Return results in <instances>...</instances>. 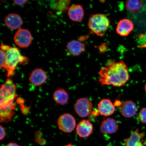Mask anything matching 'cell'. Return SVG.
Masks as SVG:
<instances>
[{
    "mask_svg": "<svg viewBox=\"0 0 146 146\" xmlns=\"http://www.w3.org/2000/svg\"><path fill=\"white\" fill-rule=\"evenodd\" d=\"M99 75L101 84L114 87L123 86L129 78L128 68L123 60L110 62L100 69Z\"/></svg>",
    "mask_w": 146,
    "mask_h": 146,
    "instance_id": "6da1fadb",
    "label": "cell"
},
{
    "mask_svg": "<svg viewBox=\"0 0 146 146\" xmlns=\"http://www.w3.org/2000/svg\"><path fill=\"white\" fill-rule=\"evenodd\" d=\"M1 48L5 52V70L7 71L8 77L14 74V70L18 64L25 65L29 62V58L21 55L17 47H11L1 43Z\"/></svg>",
    "mask_w": 146,
    "mask_h": 146,
    "instance_id": "7a4b0ae2",
    "label": "cell"
},
{
    "mask_svg": "<svg viewBox=\"0 0 146 146\" xmlns=\"http://www.w3.org/2000/svg\"><path fill=\"white\" fill-rule=\"evenodd\" d=\"M17 87L12 80L8 78L1 85V107L11 106L15 105L14 100L16 98Z\"/></svg>",
    "mask_w": 146,
    "mask_h": 146,
    "instance_id": "3957f363",
    "label": "cell"
},
{
    "mask_svg": "<svg viewBox=\"0 0 146 146\" xmlns=\"http://www.w3.org/2000/svg\"><path fill=\"white\" fill-rule=\"evenodd\" d=\"M110 21L105 14L93 15L89 19L88 26L91 32L96 35L102 36L104 35L108 29Z\"/></svg>",
    "mask_w": 146,
    "mask_h": 146,
    "instance_id": "277c9868",
    "label": "cell"
},
{
    "mask_svg": "<svg viewBox=\"0 0 146 146\" xmlns=\"http://www.w3.org/2000/svg\"><path fill=\"white\" fill-rule=\"evenodd\" d=\"M57 124L59 129L64 132L66 133L72 132L76 126L74 117L68 113L61 115L58 119Z\"/></svg>",
    "mask_w": 146,
    "mask_h": 146,
    "instance_id": "5b68a950",
    "label": "cell"
},
{
    "mask_svg": "<svg viewBox=\"0 0 146 146\" xmlns=\"http://www.w3.org/2000/svg\"><path fill=\"white\" fill-rule=\"evenodd\" d=\"M32 35L27 29H20L15 33L14 40L16 44L22 48H27L32 43Z\"/></svg>",
    "mask_w": 146,
    "mask_h": 146,
    "instance_id": "8992f818",
    "label": "cell"
},
{
    "mask_svg": "<svg viewBox=\"0 0 146 146\" xmlns=\"http://www.w3.org/2000/svg\"><path fill=\"white\" fill-rule=\"evenodd\" d=\"M93 106L90 100L85 98L78 99L75 104L74 109L78 116L86 117L89 115L92 112Z\"/></svg>",
    "mask_w": 146,
    "mask_h": 146,
    "instance_id": "52a82bcc",
    "label": "cell"
},
{
    "mask_svg": "<svg viewBox=\"0 0 146 146\" xmlns=\"http://www.w3.org/2000/svg\"><path fill=\"white\" fill-rule=\"evenodd\" d=\"M47 79L46 72L41 68H36L33 70L29 77V82L32 85L39 86L45 83Z\"/></svg>",
    "mask_w": 146,
    "mask_h": 146,
    "instance_id": "ba28073f",
    "label": "cell"
},
{
    "mask_svg": "<svg viewBox=\"0 0 146 146\" xmlns=\"http://www.w3.org/2000/svg\"><path fill=\"white\" fill-rule=\"evenodd\" d=\"M93 128V125L90 120H83L78 124L76 128V132L80 137L85 138L92 134Z\"/></svg>",
    "mask_w": 146,
    "mask_h": 146,
    "instance_id": "9c48e42d",
    "label": "cell"
},
{
    "mask_svg": "<svg viewBox=\"0 0 146 146\" xmlns=\"http://www.w3.org/2000/svg\"><path fill=\"white\" fill-rule=\"evenodd\" d=\"M118 128V124L115 120L112 118H108L102 121L100 130L102 134H111L116 133Z\"/></svg>",
    "mask_w": 146,
    "mask_h": 146,
    "instance_id": "30bf717a",
    "label": "cell"
},
{
    "mask_svg": "<svg viewBox=\"0 0 146 146\" xmlns=\"http://www.w3.org/2000/svg\"><path fill=\"white\" fill-rule=\"evenodd\" d=\"M134 27V25L130 20L123 19L119 21L116 27V32L120 36H127L132 32Z\"/></svg>",
    "mask_w": 146,
    "mask_h": 146,
    "instance_id": "8fae6325",
    "label": "cell"
},
{
    "mask_svg": "<svg viewBox=\"0 0 146 146\" xmlns=\"http://www.w3.org/2000/svg\"><path fill=\"white\" fill-rule=\"evenodd\" d=\"M144 133H140L139 130L137 129L130 134L129 137L124 140L125 146H145L143 142Z\"/></svg>",
    "mask_w": 146,
    "mask_h": 146,
    "instance_id": "7c38bea8",
    "label": "cell"
},
{
    "mask_svg": "<svg viewBox=\"0 0 146 146\" xmlns=\"http://www.w3.org/2000/svg\"><path fill=\"white\" fill-rule=\"evenodd\" d=\"M68 14L69 18L72 21L79 22L83 19L84 15V11L82 5H72L68 8Z\"/></svg>",
    "mask_w": 146,
    "mask_h": 146,
    "instance_id": "4fadbf2b",
    "label": "cell"
},
{
    "mask_svg": "<svg viewBox=\"0 0 146 146\" xmlns=\"http://www.w3.org/2000/svg\"><path fill=\"white\" fill-rule=\"evenodd\" d=\"M98 112L102 115L108 116L114 113L115 107L110 100L104 99L100 100L98 107Z\"/></svg>",
    "mask_w": 146,
    "mask_h": 146,
    "instance_id": "5bb4252c",
    "label": "cell"
},
{
    "mask_svg": "<svg viewBox=\"0 0 146 146\" xmlns=\"http://www.w3.org/2000/svg\"><path fill=\"white\" fill-rule=\"evenodd\" d=\"M120 110L122 115L125 117L131 118L136 114L137 107L136 104L132 100H126L121 104Z\"/></svg>",
    "mask_w": 146,
    "mask_h": 146,
    "instance_id": "9a60e30c",
    "label": "cell"
},
{
    "mask_svg": "<svg viewBox=\"0 0 146 146\" xmlns=\"http://www.w3.org/2000/svg\"><path fill=\"white\" fill-rule=\"evenodd\" d=\"M5 25L11 30L19 29L23 24V19L21 16L17 14L10 13L8 15L5 19Z\"/></svg>",
    "mask_w": 146,
    "mask_h": 146,
    "instance_id": "2e32d148",
    "label": "cell"
},
{
    "mask_svg": "<svg viewBox=\"0 0 146 146\" xmlns=\"http://www.w3.org/2000/svg\"><path fill=\"white\" fill-rule=\"evenodd\" d=\"M66 48L69 54L74 56H79L85 50V44L78 40L69 42L67 44Z\"/></svg>",
    "mask_w": 146,
    "mask_h": 146,
    "instance_id": "e0dca14e",
    "label": "cell"
},
{
    "mask_svg": "<svg viewBox=\"0 0 146 146\" xmlns=\"http://www.w3.org/2000/svg\"><path fill=\"white\" fill-rule=\"evenodd\" d=\"M53 98L56 104L64 106L68 103L69 96L68 92L65 89L59 88L54 91Z\"/></svg>",
    "mask_w": 146,
    "mask_h": 146,
    "instance_id": "ac0fdd59",
    "label": "cell"
},
{
    "mask_svg": "<svg viewBox=\"0 0 146 146\" xmlns=\"http://www.w3.org/2000/svg\"><path fill=\"white\" fill-rule=\"evenodd\" d=\"M143 3L141 1H127L125 2V7L127 10L135 14L141 10Z\"/></svg>",
    "mask_w": 146,
    "mask_h": 146,
    "instance_id": "d6986e66",
    "label": "cell"
},
{
    "mask_svg": "<svg viewBox=\"0 0 146 146\" xmlns=\"http://www.w3.org/2000/svg\"><path fill=\"white\" fill-rule=\"evenodd\" d=\"M138 117L142 123H146V107L142 108L138 114Z\"/></svg>",
    "mask_w": 146,
    "mask_h": 146,
    "instance_id": "ffe728a7",
    "label": "cell"
},
{
    "mask_svg": "<svg viewBox=\"0 0 146 146\" xmlns=\"http://www.w3.org/2000/svg\"><path fill=\"white\" fill-rule=\"evenodd\" d=\"M0 52H1V64H0V67H1V68L5 69V57H6L5 52L4 51L1 50V49Z\"/></svg>",
    "mask_w": 146,
    "mask_h": 146,
    "instance_id": "44dd1931",
    "label": "cell"
},
{
    "mask_svg": "<svg viewBox=\"0 0 146 146\" xmlns=\"http://www.w3.org/2000/svg\"><path fill=\"white\" fill-rule=\"evenodd\" d=\"M0 132H1V135H0V140H2L4 139L5 136H6V133L5 129L1 125L0 126Z\"/></svg>",
    "mask_w": 146,
    "mask_h": 146,
    "instance_id": "7402d4cb",
    "label": "cell"
},
{
    "mask_svg": "<svg viewBox=\"0 0 146 146\" xmlns=\"http://www.w3.org/2000/svg\"><path fill=\"white\" fill-rule=\"evenodd\" d=\"M28 1L24 0V1H14V2L16 5H23L26 3Z\"/></svg>",
    "mask_w": 146,
    "mask_h": 146,
    "instance_id": "603a6c76",
    "label": "cell"
},
{
    "mask_svg": "<svg viewBox=\"0 0 146 146\" xmlns=\"http://www.w3.org/2000/svg\"><path fill=\"white\" fill-rule=\"evenodd\" d=\"M6 146H21L18 145L17 143L14 142H10Z\"/></svg>",
    "mask_w": 146,
    "mask_h": 146,
    "instance_id": "cb8c5ba5",
    "label": "cell"
},
{
    "mask_svg": "<svg viewBox=\"0 0 146 146\" xmlns=\"http://www.w3.org/2000/svg\"><path fill=\"white\" fill-rule=\"evenodd\" d=\"M63 146H73V145H72V143H69L68 144V145H65Z\"/></svg>",
    "mask_w": 146,
    "mask_h": 146,
    "instance_id": "d4e9b609",
    "label": "cell"
},
{
    "mask_svg": "<svg viewBox=\"0 0 146 146\" xmlns=\"http://www.w3.org/2000/svg\"><path fill=\"white\" fill-rule=\"evenodd\" d=\"M145 92L146 93V83L145 85Z\"/></svg>",
    "mask_w": 146,
    "mask_h": 146,
    "instance_id": "484cf974",
    "label": "cell"
},
{
    "mask_svg": "<svg viewBox=\"0 0 146 146\" xmlns=\"http://www.w3.org/2000/svg\"></svg>",
    "mask_w": 146,
    "mask_h": 146,
    "instance_id": "4316f807",
    "label": "cell"
}]
</instances>
